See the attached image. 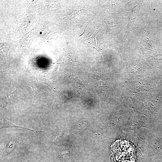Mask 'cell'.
<instances>
[{
  "label": "cell",
  "mask_w": 162,
  "mask_h": 162,
  "mask_svg": "<svg viewBox=\"0 0 162 162\" xmlns=\"http://www.w3.org/2000/svg\"><path fill=\"white\" fill-rule=\"evenodd\" d=\"M150 123L146 117L138 116L134 117L129 122L125 124L124 129L126 130H136L142 127H145L150 129Z\"/></svg>",
  "instance_id": "cell-1"
},
{
  "label": "cell",
  "mask_w": 162,
  "mask_h": 162,
  "mask_svg": "<svg viewBox=\"0 0 162 162\" xmlns=\"http://www.w3.org/2000/svg\"><path fill=\"white\" fill-rule=\"evenodd\" d=\"M139 3L133 8L130 14L128 17V23L127 27V29L125 34L122 41V42H123V40L124 41L125 38L129 32L131 27L134 22L135 19V14L137 12V11L138 10V9L137 8L139 7V6H138L139 5Z\"/></svg>",
  "instance_id": "cell-3"
},
{
  "label": "cell",
  "mask_w": 162,
  "mask_h": 162,
  "mask_svg": "<svg viewBox=\"0 0 162 162\" xmlns=\"http://www.w3.org/2000/svg\"><path fill=\"white\" fill-rule=\"evenodd\" d=\"M16 142L15 138H11L7 143L5 149V151L8 153L11 152L15 146Z\"/></svg>",
  "instance_id": "cell-6"
},
{
  "label": "cell",
  "mask_w": 162,
  "mask_h": 162,
  "mask_svg": "<svg viewBox=\"0 0 162 162\" xmlns=\"http://www.w3.org/2000/svg\"><path fill=\"white\" fill-rule=\"evenodd\" d=\"M16 89L12 92L6 95L4 98V101L6 104H11L16 99Z\"/></svg>",
  "instance_id": "cell-7"
},
{
  "label": "cell",
  "mask_w": 162,
  "mask_h": 162,
  "mask_svg": "<svg viewBox=\"0 0 162 162\" xmlns=\"http://www.w3.org/2000/svg\"><path fill=\"white\" fill-rule=\"evenodd\" d=\"M144 40L146 44V47L145 48L146 50L153 51L157 50L152 40L147 37H146Z\"/></svg>",
  "instance_id": "cell-8"
},
{
  "label": "cell",
  "mask_w": 162,
  "mask_h": 162,
  "mask_svg": "<svg viewBox=\"0 0 162 162\" xmlns=\"http://www.w3.org/2000/svg\"><path fill=\"white\" fill-rule=\"evenodd\" d=\"M40 34H42V33H41V32H40Z\"/></svg>",
  "instance_id": "cell-11"
},
{
  "label": "cell",
  "mask_w": 162,
  "mask_h": 162,
  "mask_svg": "<svg viewBox=\"0 0 162 162\" xmlns=\"http://www.w3.org/2000/svg\"><path fill=\"white\" fill-rule=\"evenodd\" d=\"M148 140L152 147L158 154L162 155V144L152 136H148Z\"/></svg>",
  "instance_id": "cell-4"
},
{
  "label": "cell",
  "mask_w": 162,
  "mask_h": 162,
  "mask_svg": "<svg viewBox=\"0 0 162 162\" xmlns=\"http://www.w3.org/2000/svg\"><path fill=\"white\" fill-rule=\"evenodd\" d=\"M23 128L28 130L32 131H35L36 133H40L43 131H38L33 130L32 129L26 128L22 127L16 125V124L12 123L11 122L8 121L4 118H3L2 119L0 122V129H1L2 128Z\"/></svg>",
  "instance_id": "cell-5"
},
{
  "label": "cell",
  "mask_w": 162,
  "mask_h": 162,
  "mask_svg": "<svg viewBox=\"0 0 162 162\" xmlns=\"http://www.w3.org/2000/svg\"><path fill=\"white\" fill-rule=\"evenodd\" d=\"M145 162H153L151 161H149L148 160H147Z\"/></svg>",
  "instance_id": "cell-10"
},
{
  "label": "cell",
  "mask_w": 162,
  "mask_h": 162,
  "mask_svg": "<svg viewBox=\"0 0 162 162\" xmlns=\"http://www.w3.org/2000/svg\"><path fill=\"white\" fill-rule=\"evenodd\" d=\"M87 26V25L86 26V27H85L86 28H85V29L84 30H85V29H86V27ZM84 31H84V32H83L82 34H81V35H80L79 36V37H80V36H82V34L84 33Z\"/></svg>",
  "instance_id": "cell-9"
},
{
  "label": "cell",
  "mask_w": 162,
  "mask_h": 162,
  "mask_svg": "<svg viewBox=\"0 0 162 162\" xmlns=\"http://www.w3.org/2000/svg\"><path fill=\"white\" fill-rule=\"evenodd\" d=\"M130 98L132 100L133 106L132 107L135 111H140L143 109L144 104L143 96L141 92L135 94H131Z\"/></svg>",
  "instance_id": "cell-2"
}]
</instances>
